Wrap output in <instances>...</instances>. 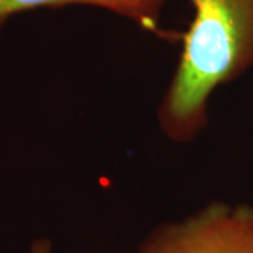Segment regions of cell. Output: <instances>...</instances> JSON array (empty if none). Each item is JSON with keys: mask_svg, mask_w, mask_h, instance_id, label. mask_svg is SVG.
<instances>
[{"mask_svg": "<svg viewBox=\"0 0 253 253\" xmlns=\"http://www.w3.org/2000/svg\"><path fill=\"white\" fill-rule=\"evenodd\" d=\"M194 14L181 33L179 62L156 109L174 144L197 139L218 87L253 71V0H190Z\"/></svg>", "mask_w": 253, "mask_h": 253, "instance_id": "6da1fadb", "label": "cell"}, {"mask_svg": "<svg viewBox=\"0 0 253 253\" xmlns=\"http://www.w3.org/2000/svg\"><path fill=\"white\" fill-rule=\"evenodd\" d=\"M134 253H253V206L212 201L156 225Z\"/></svg>", "mask_w": 253, "mask_h": 253, "instance_id": "7a4b0ae2", "label": "cell"}, {"mask_svg": "<svg viewBox=\"0 0 253 253\" xmlns=\"http://www.w3.org/2000/svg\"><path fill=\"white\" fill-rule=\"evenodd\" d=\"M169 0H0V33L11 18L21 13L66 6H91L107 10L166 41L181 40V33L165 30L161 18Z\"/></svg>", "mask_w": 253, "mask_h": 253, "instance_id": "3957f363", "label": "cell"}, {"mask_svg": "<svg viewBox=\"0 0 253 253\" xmlns=\"http://www.w3.org/2000/svg\"><path fill=\"white\" fill-rule=\"evenodd\" d=\"M51 252V244L45 239H40L31 248V253H49Z\"/></svg>", "mask_w": 253, "mask_h": 253, "instance_id": "277c9868", "label": "cell"}]
</instances>
